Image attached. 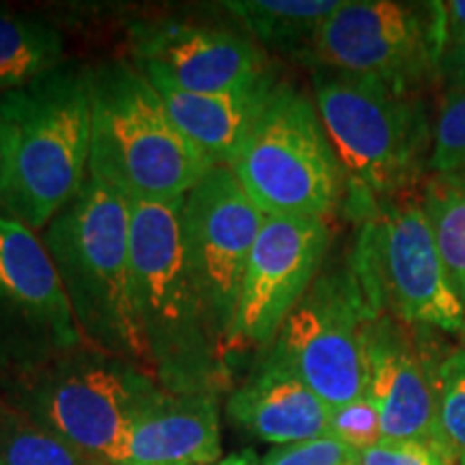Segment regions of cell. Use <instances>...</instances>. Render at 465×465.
<instances>
[{
  "instance_id": "6da1fadb",
  "label": "cell",
  "mask_w": 465,
  "mask_h": 465,
  "mask_svg": "<svg viewBox=\"0 0 465 465\" xmlns=\"http://www.w3.org/2000/svg\"><path fill=\"white\" fill-rule=\"evenodd\" d=\"M183 199L130 203L134 302L149 373L164 392L216 394L229 386V351L185 259Z\"/></svg>"
},
{
  "instance_id": "7a4b0ae2",
  "label": "cell",
  "mask_w": 465,
  "mask_h": 465,
  "mask_svg": "<svg viewBox=\"0 0 465 465\" xmlns=\"http://www.w3.org/2000/svg\"><path fill=\"white\" fill-rule=\"evenodd\" d=\"M312 102L342 179L347 213L362 220L381 203L414 194L431 174L433 124L420 95L371 80L312 72Z\"/></svg>"
},
{
  "instance_id": "3957f363",
  "label": "cell",
  "mask_w": 465,
  "mask_h": 465,
  "mask_svg": "<svg viewBox=\"0 0 465 465\" xmlns=\"http://www.w3.org/2000/svg\"><path fill=\"white\" fill-rule=\"evenodd\" d=\"M5 155L0 212L44 231L89 179L91 100L86 69L58 67L0 93Z\"/></svg>"
},
{
  "instance_id": "277c9868",
  "label": "cell",
  "mask_w": 465,
  "mask_h": 465,
  "mask_svg": "<svg viewBox=\"0 0 465 465\" xmlns=\"http://www.w3.org/2000/svg\"><path fill=\"white\" fill-rule=\"evenodd\" d=\"M91 100L89 174L127 203H174L212 171L179 132L166 104L136 65L86 69Z\"/></svg>"
},
{
  "instance_id": "5b68a950",
  "label": "cell",
  "mask_w": 465,
  "mask_h": 465,
  "mask_svg": "<svg viewBox=\"0 0 465 465\" xmlns=\"http://www.w3.org/2000/svg\"><path fill=\"white\" fill-rule=\"evenodd\" d=\"M130 231V203L89 174L74 201L42 231V240L84 341L149 373L134 302Z\"/></svg>"
},
{
  "instance_id": "8992f818",
  "label": "cell",
  "mask_w": 465,
  "mask_h": 465,
  "mask_svg": "<svg viewBox=\"0 0 465 465\" xmlns=\"http://www.w3.org/2000/svg\"><path fill=\"white\" fill-rule=\"evenodd\" d=\"M164 391L130 360L80 345L15 371L0 394L69 444L116 463L127 427Z\"/></svg>"
},
{
  "instance_id": "52a82bcc",
  "label": "cell",
  "mask_w": 465,
  "mask_h": 465,
  "mask_svg": "<svg viewBox=\"0 0 465 465\" xmlns=\"http://www.w3.org/2000/svg\"><path fill=\"white\" fill-rule=\"evenodd\" d=\"M349 270L371 317L459 334L465 308L452 293L420 194L377 205L358 220Z\"/></svg>"
},
{
  "instance_id": "ba28073f",
  "label": "cell",
  "mask_w": 465,
  "mask_h": 465,
  "mask_svg": "<svg viewBox=\"0 0 465 465\" xmlns=\"http://www.w3.org/2000/svg\"><path fill=\"white\" fill-rule=\"evenodd\" d=\"M265 216L328 220L345 201V179L312 97L278 83L231 164Z\"/></svg>"
},
{
  "instance_id": "9c48e42d",
  "label": "cell",
  "mask_w": 465,
  "mask_h": 465,
  "mask_svg": "<svg viewBox=\"0 0 465 465\" xmlns=\"http://www.w3.org/2000/svg\"><path fill=\"white\" fill-rule=\"evenodd\" d=\"M444 58L441 0H342L308 48L312 72L371 80L420 95L440 80Z\"/></svg>"
},
{
  "instance_id": "30bf717a",
  "label": "cell",
  "mask_w": 465,
  "mask_h": 465,
  "mask_svg": "<svg viewBox=\"0 0 465 465\" xmlns=\"http://www.w3.org/2000/svg\"><path fill=\"white\" fill-rule=\"evenodd\" d=\"M371 317L347 265L322 272L291 311L265 360L293 373L328 407L366 394L364 325Z\"/></svg>"
},
{
  "instance_id": "8fae6325",
  "label": "cell",
  "mask_w": 465,
  "mask_h": 465,
  "mask_svg": "<svg viewBox=\"0 0 465 465\" xmlns=\"http://www.w3.org/2000/svg\"><path fill=\"white\" fill-rule=\"evenodd\" d=\"M265 213L231 166H213L183 199L185 259L231 358L246 265Z\"/></svg>"
},
{
  "instance_id": "7c38bea8",
  "label": "cell",
  "mask_w": 465,
  "mask_h": 465,
  "mask_svg": "<svg viewBox=\"0 0 465 465\" xmlns=\"http://www.w3.org/2000/svg\"><path fill=\"white\" fill-rule=\"evenodd\" d=\"M330 243L328 220L265 216L243 276L231 356L270 347L284 319L322 274Z\"/></svg>"
},
{
  "instance_id": "4fadbf2b",
  "label": "cell",
  "mask_w": 465,
  "mask_h": 465,
  "mask_svg": "<svg viewBox=\"0 0 465 465\" xmlns=\"http://www.w3.org/2000/svg\"><path fill=\"white\" fill-rule=\"evenodd\" d=\"M441 332L380 315L364 325L366 397L381 418L383 440L444 446L438 429L435 371L449 342Z\"/></svg>"
},
{
  "instance_id": "5bb4252c",
  "label": "cell",
  "mask_w": 465,
  "mask_h": 465,
  "mask_svg": "<svg viewBox=\"0 0 465 465\" xmlns=\"http://www.w3.org/2000/svg\"><path fill=\"white\" fill-rule=\"evenodd\" d=\"M134 65L199 95L248 91L274 78L257 42L231 28L162 20L130 26Z\"/></svg>"
},
{
  "instance_id": "9a60e30c",
  "label": "cell",
  "mask_w": 465,
  "mask_h": 465,
  "mask_svg": "<svg viewBox=\"0 0 465 465\" xmlns=\"http://www.w3.org/2000/svg\"><path fill=\"white\" fill-rule=\"evenodd\" d=\"M0 312L44 336L50 351L89 345L42 235L5 212H0Z\"/></svg>"
},
{
  "instance_id": "2e32d148",
  "label": "cell",
  "mask_w": 465,
  "mask_h": 465,
  "mask_svg": "<svg viewBox=\"0 0 465 465\" xmlns=\"http://www.w3.org/2000/svg\"><path fill=\"white\" fill-rule=\"evenodd\" d=\"M220 455L216 394L164 392L127 427L114 465H212Z\"/></svg>"
},
{
  "instance_id": "e0dca14e",
  "label": "cell",
  "mask_w": 465,
  "mask_h": 465,
  "mask_svg": "<svg viewBox=\"0 0 465 465\" xmlns=\"http://www.w3.org/2000/svg\"><path fill=\"white\" fill-rule=\"evenodd\" d=\"M226 416L252 438L289 446L328 435L330 407L293 373L261 358L257 369L231 391Z\"/></svg>"
},
{
  "instance_id": "ac0fdd59",
  "label": "cell",
  "mask_w": 465,
  "mask_h": 465,
  "mask_svg": "<svg viewBox=\"0 0 465 465\" xmlns=\"http://www.w3.org/2000/svg\"><path fill=\"white\" fill-rule=\"evenodd\" d=\"M166 104L168 114L188 141L213 166H231L237 160L254 124L281 80L248 91L199 95L173 86L160 75L144 74Z\"/></svg>"
},
{
  "instance_id": "d6986e66",
  "label": "cell",
  "mask_w": 465,
  "mask_h": 465,
  "mask_svg": "<svg viewBox=\"0 0 465 465\" xmlns=\"http://www.w3.org/2000/svg\"><path fill=\"white\" fill-rule=\"evenodd\" d=\"M342 0H229L223 7L250 39L267 48L304 58L323 22Z\"/></svg>"
},
{
  "instance_id": "ffe728a7",
  "label": "cell",
  "mask_w": 465,
  "mask_h": 465,
  "mask_svg": "<svg viewBox=\"0 0 465 465\" xmlns=\"http://www.w3.org/2000/svg\"><path fill=\"white\" fill-rule=\"evenodd\" d=\"M63 35L39 17L0 11V93L25 89L63 67Z\"/></svg>"
},
{
  "instance_id": "44dd1931",
  "label": "cell",
  "mask_w": 465,
  "mask_h": 465,
  "mask_svg": "<svg viewBox=\"0 0 465 465\" xmlns=\"http://www.w3.org/2000/svg\"><path fill=\"white\" fill-rule=\"evenodd\" d=\"M420 201L452 293L465 308V174H429Z\"/></svg>"
},
{
  "instance_id": "7402d4cb",
  "label": "cell",
  "mask_w": 465,
  "mask_h": 465,
  "mask_svg": "<svg viewBox=\"0 0 465 465\" xmlns=\"http://www.w3.org/2000/svg\"><path fill=\"white\" fill-rule=\"evenodd\" d=\"M0 465H113L69 444L0 397Z\"/></svg>"
},
{
  "instance_id": "603a6c76",
  "label": "cell",
  "mask_w": 465,
  "mask_h": 465,
  "mask_svg": "<svg viewBox=\"0 0 465 465\" xmlns=\"http://www.w3.org/2000/svg\"><path fill=\"white\" fill-rule=\"evenodd\" d=\"M438 429L444 446L457 461L465 459V347L446 349L435 371Z\"/></svg>"
},
{
  "instance_id": "cb8c5ba5",
  "label": "cell",
  "mask_w": 465,
  "mask_h": 465,
  "mask_svg": "<svg viewBox=\"0 0 465 465\" xmlns=\"http://www.w3.org/2000/svg\"><path fill=\"white\" fill-rule=\"evenodd\" d=\"M431 174H465V91L444 89L433 124Z\"/></svg>"
},
{
  "instance_id": "d4e9b609",
  "label": "cell",
  "mask_w": 465,
  "mask_h": 465,
  "mask_svg": "<svg viewBox=\"0 0 465 465\" xmlns=\"http://www.w3.org/2000/svg\"><path fill=\"white\" fill-rule=\"evenodd\" d=\"M328 435L341 440L342 444L351 446L358 452L373 449L383 440L381 418L373 401L360 397L339 407H330Z\"/></svg>"
},
{
  "instance_id": "484cf974",
  "label": "cell",
  "mask_w": 465,
  "mask_h": 465,
  "mask_svg": "<svg viewBox=\"0 0 465 465\" xmlns=\"http://www.w3.org/2000/svg\"><path fill=\"white\" fill-rule=\"evenodd\" d=\"M261 465H360V452L332 435L276 446L261 459Z\"/></svg>"
},
{
  "instance_id": "4316f807",
  "label": "cell",
  "mask_w": 465,
  "mask_h": 465,
  "mask_svg": "<svg viewBox=\"0 0 465 465\" xmlns=\"http://www.w3.org/2000/svg\"><path fill=\"white\" fill-rule=\"evenodd\" d=\"M457 457L446 446L420 440H381L360 452V465H455Z\"/></svg>"
},
{
  "instance_id": "83f0119b",
  "label": "cell",
  "mask_w": 465,
  "mask_h": 465,
  "mask_svg": "<svg viewBox=\"0 0 465 465\" xmlns=\"http://www.w3.org/2000/svg\"><path fill=\"white\" fill-rule=\"evenodd\" d=\"M441 25H444V56L465 48V0L441 3Z\"/></svg>"
},
{
  "instance_id": "f1b7e54d",
  "label": "cell",
  "mask_w": 465,
  "mask_h": 465,
  "mask_svg": "<svg viewBox=\"0 0 465 465\" xmlns=\"http://www.w3.org/2000/svg\"><path fill=\"white\" fill-rule=\"evenodd\" d=\"M440 80L446 89H461L465 91V48L450 52L441 58Z\"/></svg>"
},
{
  "instance_id": "f546056e",
  "label": "cell",
  "mask_w": 465,
  "mask_h": 465,
  "mask_svg": "<svg viewBox=\"0 0 465 465\" xmlns=\"http://www.w3.org/2000/svg\"><path fill=\"white\" fill-rule=\"evenodd\" d=\"M259 461H261V459H257L254 452L243 450V452H237V455L220 459L218 463H212V465H259Z\"/></svg>"
},
{
  "instance_id": "4dcf8cb0",
  "label": "cell",
  "mask_w": 465,
  "mask_h": 465,
  "mask_svg": "<svg viewBox=\"0 0 465 465\" xmlns=\"http://www.w3.org/2000/svg\"><path fill=\"white\" fill-rule=\"evenodd\" d=\"M3 155H5V124H3V102H0V173H3Z\"/></svg>"
},
{
  "instance_id": "1f68e13d",
  "label": "cell",
  "mask_w": 465,
  "mask_h": 465,
  "mask_svg": "<svg viewBox=\"0 0 465 465\" xmlns=\"http://www.w3.org/2000/svg\"><path fill=\"white\" fill-rule=\"evenodd\" d=\"M457 339H459V345H461V347H465V323H463L461 332H459V334H457Z\"/></svg>"
},
{
  "instance_id": "d6a6232c",
  "label": "cell",
  "mask_w": 465,
  "mask_h": 465,
  "mask_svg": "<svg viewBox=\"0 0 465 465\" xmlns=\"http://www.w3.org/2000/svg\"><path fill=\"white\" fill-rule=\"evenodd\" d=\"M459 465H465V459H461V461H459Z\"/></svg>"
}]
</instances>
